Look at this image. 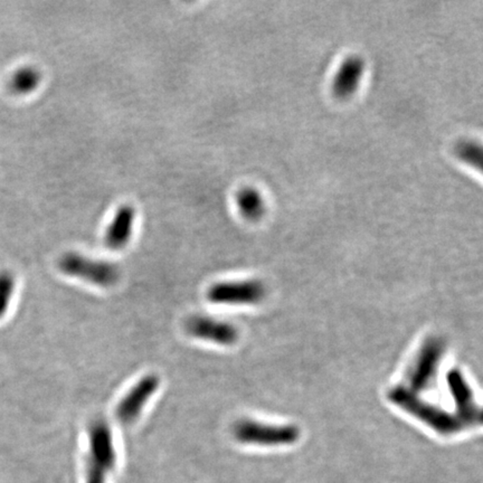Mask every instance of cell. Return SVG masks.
I'll return each instance as SVG.
<instances>
[{
	"mask_svg": "<svg viewBox=\"0 0 483 483\" xmlns=\"http://www.w3.org/2000/svg\"><path fill=\"white\" fill-rule=\"evenodd\" d=\"M388 398L394 405L407 412L408 414L414 416L440 434L451 436L462 429V422L456 415L427 402L418 396L411 388L405 386L394 387L388 394Z\"/></svg>",
	"mask_w": 483,
	"mask_h": 483,
	"instance_id": "1",
	"label": "cell"
},
{
	"mask_svg": "<svg viewBox=\"0 0 483 483\" xmlns=\"http://www.w3.org/2000/svg\"><path fill=\"white\" fill-rule=\"evenodd\" d=\"M117 460L113 436L104 420H94L89 429L87 483H106Z\"/></svg>",
	"mask_w": 483,
	"mask_h": 483,
	"instance_id": "2",
	"label": "cell"
},
{
	"mask_svg": "<svg viewBox=\"0 0 483 483\" xmlns=\"http://www.w3.org/2000/svg\"><path fill=\"white\" fill-rule=\"evenodd\" d=\"M60 271L101 288H110L120 279V269L110 262L99 261L78 253H67L58 262Z\"/></svg>",
	"mask_w": 483,
	"mask_h": 483,
	"instance_id": "3",
	"label": "cell"
},
{
	"mask_svg": "<svg viewBox=\"0 0 483 483\" xmlns=\"http://www.w3.org/2000/svg\"><path fill=\"white\" fill-rule=\"evenodd\" d=\"M234 436L243 445L279 447L293 445L300 432L293 425H272L245 420L235 425Z\"/></svg>",
	"mask_w": 483,
	"mask_h": 483,
	"instance_id": "4",
	"label": "cell"
},
{
	"mask_svg": "<svg viewBox=\"0 0 483 483\" xmlns=\"http://www.w3.org/2000/svg\"><path fill=\"white\" fill-rule=\"evenodd\" d=\"M265 297V285L256 280L215 283L207 291L210 302L223 306L256 304L261 302Z\"/></svg>",
	"mask_w": 483,
	"mask_h": 483,
	"instance_id": "5",
	"label": "cell"
},
{
	"mask_svg": "<svg viewBox=\"0 0 483 483\" xmlns=\"http://www.w3.org/2000/svg\"><path fill=\"white\" fill-rule=\"evenodd\" d=\"M160 379L155 374L144 376L126 392L115 408V416L122 424H131L142 415L144 408L156 394Z\"/></svg>",
	"mask_w": 483,
	"mask_h": 483,
	"instance_id": "6",
	"label": "cell"
},
{
	"mask_svg": "<svg viewBox=\"0 0 483 483\" xmlns=\"http://www.w3.org/2000/svg\"><path fill=\"white\" fill-rule=\"evenodd\" d=\"M445 354V345L438 338L427 340L417 355L414 365L408 376L413 392L425 390L436 377L438 366Z\"/></svg>",
	"mask_w": 483,
	"mask_h": 483,
	"instance_id": "7",
	"label": "cell"
},
{
	"mask_svg": "<svg viewBox=\"0 0 483 483\" xmlns=\"http://www.w3.org/2000/svg\"><path fill=\"white\" fill-rule=\"evenodd\" d=\"M447 386L456 407V417L463 425L481 423V408L474 398L470 385L459 370H452L447 375Z\"/></svg>",
	"mask_w": 483,
	"mask_h": 483,
	"instance_id": "8",
	"label": "cell"
},
{
	"mask_svg": "<svg viewBox=\"0 0 483 483\" xmlns=\"http://www.w3.org/2000/svg\"><path fill=\"white\" fill-rule=\"evenodd\" d=\"M186 331L196 339L219 346H232L238 340V330L229 322L207 315H194L186 322Z\"/></svg>",
	"mask_w": 483,
	"mask_h": 483,
	"instance_id": "9",
	"label": "cell"
},
{
	"mask_svg": "<svg viewBox=\"0 0 483 483\" xmlns=\"http://www.w3.org/2000/svg\"><path fill=\"white\" fill-rule=\"evenodd\" d=\"M135 210L124 205L117 210L105 233L104 243L110 249H124L129 243L135 227Z\"/></svg>",
	"mask_w": 483,
	"mask_h": 483,
	"instance_id": "10",
	"label": "cell"
},
{
	"mask_svg": "<svg viewBox=\"0 0 483 483\" xmlns=\"http://www.w3.org/2000/svg\"><path fill=\"white\" fill-rule=\"evenodd\" d=\"M365 71V63L360 57H349L342 63L333 80V91L338 96H348L359 87Z\"/></svg>",
	"mask_w": 483,
	"mask_h": 483,
	"instance_id": "11",
	"label": "cell"
},
{
	"mask_svg": "<svg viewBox=\"0 0 483 483\" xmlns=\"http://www.w3.org/2000/svg\"><path fill=\"white\" fill-rule=\"evenodd\" d=\"M236 203L242 215L251 221L260 218L265 213V199L258 190L253 188L240 190L237 194Z\"/></svg>",
	"mask_w": 483,
	"mask_h": 483,
	"instance_id": "12",
	"label": "cell"
},
{
	"mask_svg": "<svg viewBox=\"0 0 483 483\" xmlns=\"http://www.w3.org/2000/svg\"><path fill=\"white\" fill-rule=\"evenodd\" d=\"M42 81V74L38 69L32 67L17 69L10 80V90L16 94H30L36 90Z\"/></svg>",
	"mask_w": 483,
	"mask_h": 483,
	"instance_id": "13",
	"label": "cell"
},
{
	"mask_svg": "<svg viewBox=\"0 0 483 483\" xmlns=\"http://www.w3.org/2000/svg\"><path fill=\"white\" fill-rule=\"evenodd\" d=\"M14 290H15L14 276L6 272L0 273V318H3L10 308Z\"/></svg>",
	"mask_w": 483,
	"mask_h": 483,
	"instance_id": "14",
	"label": "cell"
},
{
	"mask_svg": "<svg viewBox=\"0 0 483 483\" xmlns=\"http://www.w3.org/2000/svg\"><path fill=\"white\" fill-rule=\"evenodd\" d=\"M458 153L465 161L470 162L472 165L480 166L481 158H482L480 146L473 142H465L459 148Z\"/></svg>",
	"mask_w": 483,
	"mask_h": 483,
	"instance_id": "15",
	"label": "cell"
}]
</instances>
